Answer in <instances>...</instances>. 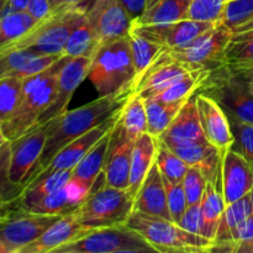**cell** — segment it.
<instances>
[{"mask_svg":"<svg viewBox=\"0 0 253 253\" xmlns=\"http://www.w3.org/2000/svg\"><path fill=\"white\" fill-rule=\"evenodd\" d=\"M249 82V86H250V90H251V93L253 94V81H247Z\"/></svg>","mask_w":253,"mask_h":253,"instance_id":"58","label":"cell"},{"mask_svg":"<svg viewBox=\"0 0 253 253\" xmlns=\"http://www.w3.org/2000/svg\"><path fill=\"white\" fill-rule=\"evenodd\" d=\"M155 249L127 225L91 229L53 253H150Z\"/></svg>","mask_w":253,"mask_h":253,"instance_id":"7","label":"cell"},{"mask_svg":"<svg viewBox=\"0 0 253 253\" xmlns=\"http://www.w3.org/2000/svg\"><path fill=\"white\" fill-rule=\"evenodd\" d=\"M190 72L193 71H189L184 64L172 58L163 47L162 52L158 54L153 63L136 78L133 90L137 91L143 99L151 98L174 84Z\"/></svg>","mask_w":253,"mask_h":253,"instance_id":"17","label":"cell"},{"mask_svg":"<svg viewBox=\"0 0 253 253\" xmlns=\"http://www.w3.org/2000/svg\"><path fill=\"white\" fill-rule=\"evenodd\" d=\"M133 211L172 220L168 210L165 182L156 162L151 167L133 199Z\"/></svg>","mask_w":253,"mask_h":253,"instance_id":"22","label":"cell"},{"mask_svg":"<svg viewBox=\"0 0 253 253\" xmlns=\"http://www.w3.org/2000/svg\"><path fill=\"white\" fill-rule=\"evenodd\" d=\"M88 231L82 226L76 211L63 215L53 225L48 227L36 241L27 245L19 253H53L63 245Z\"/></svg>","mask_w":253,"mask_h":253,"instance_id":"23","label":"cell"},{"mask_svg":"<svg viewBox=\"0 0 253 253\" xmlns=\"http://www.w3.org/2000/svg\"><path fill=\"white\" fill-rule=\"evenodd\" d=\"M0 253H12V252H11V250L6 246V245L2 244V242L0 241Z\"/></svg>","mask_w":253,"mask_h":253,"instance_id":"55","label":"cell"},{"mask_svg":"<svg viewBox=\"0 0 253 253\" xmlns=\"http://www.w3.org/2000/svg\"><path fill=\"white\" fill-rule=\"evenodd\" d=\"M84 1H86V0H49L53 12L58 11V10H62V9H66V7L82 5Z\"/></svg>","mask_w":253,"mask_h":253,"instance_id":"50","label":"cell"},{"mask_svg":"<svg viewBox=\"0 0 253 253\" xmlns=\"http://www.w3.org/2000/svg\"><path fill=\"white\" fill-rule=\"evenodd\" d=\"M46 145L43 125H36L24 135L10 141V179L25 189L40 173V162Z\"/></svg>","mask_w":253,"mask_h":253,"instance_id":"11","label":"cell"},{"mask_svg":"<svg viewBox=\"0 0 253 253\" xmlns=\"http://www.w3.org/2000/svg\"><path fill=\"white\" fill-rule=\"evenodd\" d=\"M10 158L11 146L10 141L0 142V202L10 203L20 199L24 188L14 184L10 179Z\"/></svg>","mask_w":253,"mask_h":253,"instance_id":"40","label":"cell"},{"mask_svg":"<svg viewBox=\"0 0 253 253\" xmlns=\"http://www.w3.org/2000/svg\"><path fill=\"white\" fill-rule=\"evenodd\" d=\"M160 140L175 143L208 142L200 124L195 94L185 101L172 124L161 135Z\"/></svg>","mask_w":253,"mask_h":253,"instance_id":"25","label":"cell"},{"mask_svg":"<svg viewBox=\"0 0 253 253\" xmlns=\"http://www.w3.org/2000/svg\"><path fill=\"white\" fill-rule=\"evenodd\" d=\"M81 203L82 200L74 197L72 189L67 184L66 187L42 198L40 202H37L30 209V211L47 215H62L63 216V215L69 214V212L76 211L79 205H81Z\"/></svg>","mask_w":253,"mask_h":253,"instance_id":"36","label":"cell"},{"mask_svg":"<svg viewBox=\"0 0 253 253\" xmlns=\"http://www.w3.org/2000/svg\"><path fill=\"white\" fill-rule=\"evenodd\" d=\"M163 182H165L166 193H167L168 210H169L172 221L175 222V224H179L180 219H182L188 208L184 188H183L182 183L174 184V183L169 182L166 178H163Z\"/></svg>","mask_w":253,"mask_h":253,"instance_id":"44","label":"cell"},{"mask_svg":"<svg viewBox=\"0 0 253 253\" xmlns=\"http://www.w3.org/2000/svg\"><path fill=\"white\" fill-rule=\"evenodd\" d=\"M162 141V140H161ZM189 167L197 168L222 193V160L224 156L209 142L175 143L163 141Z\"/></svg>","mask_w":253,"mask_h":253,"instance_id":"18","label":"cell"},{"mask_svg":"<svg viewBox=\"0 0 253 253\" xmlns=\"http://www.w3.org/2000/svg\"><path fill=\"white\" fill-rule=\"evenodd\" d=\"M215 25L214 22L193 19L161 25H137L133 22L131 31L166 48H178L184 47Z\"/></svg>","mask_w":253,"mask_h":253,"instance_id":"13","label":"cell"},{"mask_svg":"<svg viewBox=\"0 0 253 253\" xmlns=\"http://www.w3.org/2000/svg\"><path fill=\"white\" fill-rule=\"evenodd\" d=\"M192 0H148L133 22L137 25L170 24L188 19Z\"/></svg>","mask_w":253,"mask_h":253,"instance_id":"28","label":"cell"},{"mask_svg":"<svg viewBox=\"0 0 253 253\" xmlns=\"http://www.w3.org/2000/svg\"><path fill=\"white\" fill-rule=\"evenodd\" d=\"M200 89L212 96L227 115L253 125V94L249 82L241 74L222 67L211 72Z\"/></svg>","mask_w":253,"mask_h":253,"instance_id":"8","label":"cell"},{"mask_svg":"<svg viewBox=\"0 0 253 253\" xmlns=\"http://www.w3.org/2000/svg\"><path fill=\"white\" fill-rule=\"evenodd\" d=\"M85 16L86 7L83 5L58 10L46 20L40 21L24 37L2 49L0 56L16 49H29L39 54L63 56L69 35L84 21Z\"/></svg>","mask_w":253,"mask_h":253,"instance_id":"5","label":"cell"},{"mask_svg":"<svg viewBox=\"0 0 253 253\" xmlns=\"http://www.w3.org/2000/svg\"><path fill=\"white\" fill-rule=\"evenodd\" d=\"M20 205V199L15 200V202H10V203H4V202H0V219L2 216L7 214L10 210H12L14 208L19 207Z\"/></svg>","mask_w":253,"mask_h":253,"instance_id":"52","label":"cell"},{"mask_svg":"<svg viewBox=\"0 0 253 253\" xmlns=\"http://www.w3.org/2000/svg\"><path fill=\"white\" fill-rule=\"evenodd\" d=\"M100 42L90 22L85 19L69 35L68 41L63 49V56L67 57H91L98 51Z\"/></svg>","mask_w":253,"mask_h":253,"instance_id":"34","label":"cell"},{"mask_svg":"<svg viewBox=\"0 0 253 253\" xmlns=\"http://www.w3.org/2000/svg\"><path fill=\"white\" fill-rule=\"evenodd\" d=\"M26 11L37 21H43L53 14L49 0H29Z\"/></svg>","mask_w":253,"mask_h":253,"instance_id":"48","label":"cell"},{"mask_svg":"<svg viewBox=\"0 0 253 253\" xmlns=\"http://www.w3.org/2000/svg\"><path fill=\"white\" fill-rule=\"evenodd\" d=\"M29 0H7V12L26 11Z\"/></svg>","mask_w":253,"mask_h":253,"instance_id":"51","label":"cell"},{"mask_svg":"<svg viewBox=\"0 0 253 253\" xmlns=\"http://www.w3.org/2000/svg\"><path fill=\"white\" fill-rule=\"evenodd\" d=\"M224 59L225 66L234 72L253 68V29L231 34Z\"/></svg>","mask_w":253,"mask_h":253,"instance_id":"31","label":"cell"},{"mask_svg":"<svg viewBox=\"0 0 253 253\" xmlns=\"http://www.w3.org/2000/svg\"><path fill=\"white\" fill-rule=\"evenodd\" d=\"M39 22L27 11L7 12L0 17V52L24 37Z\"/></svg>","mask_w":253,"mask_h":253,"instance_id":"35","label":"cell"},{"mask_svg":"<svg viewBox=\"0 0 253 253\" xmlns=\"http://www.w3.org/2000/svg\"><path fill=\"white\" fill-rule=\"evenodd\" d=\"M7 14V0H0V17Z\"/></svg>","mask_w":253,"mask_h":253,"instance_id":"54","label":"cell"},{"mask_svg":"<svg viewBox=\"0 0 253 253\" xmlns=\"http://www.w3.org/2000/svg\"><path fill=\"white\" fill-rule=\"evenodd\" d=\"M227 1L229 0H192L188 19L217 24L221 19Z\"/></svg>","mask_w":253,"mask_h":253,"instance_id":"43","label":"cell"},{"mask_svg":"<svg viewBox=\"0 0 253 253\" xmlns=\"http://www.w3.org/2000/svg\"><path fill=\"white\" fill-rule=\"evenodd\" d=\"M231 31L216 24L184 47L166 48L172 58L184 64L189 71L214 72L225 66V48Z\"/></svg>","mask_w":253,"mask_h":253,"instance_id":"9","label":"cell"},{"mask_svg":"<svg viewBox=\"0 0 253 253\" xmlns=\"http://www.w3.org/2000/svg\"><path fill=\"white\" fill-rule=\"evenodd\" d=\"M253 187V169L250 163L234 148L222 160V195L225 204L246 197Z\"/></svg>","mask_w":253,"mask_h":253,"instance_id":"21","label":"cell"},{"mask_svg":"<svg viewBox=\"0 0 253 253\" xmlns=\"http://www.w3.org/2000/svg\"><path fill=\"white\" fill-rule=\"evenodd\" d=\"M119 123L133 141L137 140L142 133L147 132V111L145 99L137 91H132L121 109Z\"/></svg>","mask_w":253,"mask_h":253,"instance_id":"33","label":"cell"},{"mask_svg":"<svg viewBox=\"0 0 253 253\" xmlns=\"http://www.w3.org/2000/svg\"><path fill=\"white\" fill-rule=\"evenodd\" d=\"M72 177V169H58L41 172L30 184L25 187L20 197V207L30 210L42 198L66 187Z\"/></svg>","mask_w":253,"mask_h":253,"instance_id":"29","label":"cell"},{"mask_svg":"<svg viewBox=\"0 0 253 253\" xmlns=\"http://www.w3.org/2000/svg\"><path fill=\"white\" fill-rule=\"evenodd\" d=\"M22 79L7 77L0 78V125L6 123L19 105Z\"/></svg>","mask_w":253,"mask_h":253,"instance_id":"41","label":"cell"},{"mask_svg":"<svg viewBox=\"0 0 253 253\" xmlns=\"http://www.w3.org/2000/svg\"><path fill=\"white\" fill-rule=\"evenodd\" d=\"M132 91L133 86H130L110 95L99 96L85 105L66 110L57 118L41 124L46 131V145L40 162V173L64 146L116 115Z\"/></svg>","mask_w":253,"mask_h":253,"instance_id":"1","label":"cell"},{"mask_svg":"<svg viewBox=\"0 0 253 253\" xmlns=\"http://www.w3.org/2000/svg\"><path fill=\"white\" fill-rule=\"evenodd\" d=\"M235 253H253V215H250L240 227Z\"/></svg>","mask_w":253,"mask_h":253,"instance_id":"47","label":"cell"},{"mask_svg":"<svg viewBox=\"0 0 253 253\" xmlns=\"http://www.w3.org/2000/svg\"><path fill=\"white\" fill-rule=\"evenodd\" d=\"M155 162L162 177L169 182L174 183V184L182 183L185 173L189 169V166L179 156L175 155L160 138H157V151H156Z\"/></svg>","mask_w":253,"mask_h":253,"instance_id":"38","label":"cell"},{"mask_svg":"<svg viewBox=\"0 0 253 253\" xmlns=\"http://www.w3.org/2000/svg\"><path fill=\"white\" fill-rule=\"evenodd\" d=\"M72 57L61 56L49 68L22 79L21 98L11 118L1 125L6 140L24 135L39 124L42 114L53 101L57 77Z\"/></svg>","mask_w":253,"mask_h":253,"instance_id":"2","label":"cell"},{"mask_svg":"<svg viewBox=\"0 0 253 253\" xmlns=\"http://www.w3.org/2000/svg\"><path fill=\"white\" fill-rule=\"evenodd\" d=\"M188 100V99H187ZM187 100L163 101L157 98H146L145 105L147 111V132L153 137L160 138L161 135L172 124L182 106Z\"/></svg>","mask_w":253,"mask_h":253,"instance_id":"32","label":"cell"},{"mask_svg":"<svg viewBox=\"0 0 253 253\" xmlns=\"http://www.w3.org/2000/svg\"><path fill=\"white\" fill-rule=\"evenodd\" d=\"M121 111V110H120ZM120 111H119L116 115H114L113 118H110L109 120H106L105 123L100 124L96 127L91 128L90 131H88L84 135L79 136L78 138L73 140L72 142H69L68 145L64 146L56 156L51 160V162L47 165V167L44 168L42 172H52V170H58V169H73L79 163V161L104 137L108 132H110L111 130L115 126L116 121H118L119 115H120ZM39 175V174H37Z\"/></svg>","mask_w":253,"mask_h":253,"instance_id":"20","label":"cell"},{"mask_svg":"<svg viewBox=\"0 0 253 253\" xmlns=\"http://www.w3.org/2000/svg\"><path fill=\"white\" fill-rule=\"evenodd\" d=\"M61 56L39 54L29 49H16L0 56V78L25 79L49 68Z\"/></svg>","mask_w":253,"mask_h":253,"instance_id":"24","label":"cell"},{"mask_svg":"<svg viewBox=\"0 0 253 253\" xmlns=\"http://www.w3.org/2000/svg\"><path fill=\"white\" fill-rule=\"evenodd\" d=\"M156 151H157V138L153 137L148 132L142 133L133 143L127 188V192L133 199L142 185L146 175L150 172L151 167L155 163Z\"/></svg>","mask_w":253,"mask_h":253,"instance_id":"27","label":"cell"},{"mask_svg":"<svg viewBox=\"0 0 253 253\" xmlns=\"http://www.w3.org/2000/svg\"><path fill=\"white\" fill-rule=\"evenodd\" d=\"M178 225L187 231L202 235V202L189 205Z\"/></svg>","mask_w":253,"mask_h":253,"instance_id":"46","label":"cell"},{"mask_svg":"<svg viewBox=\"0 0 253 253\" xmlns=\"http://www.w3.org/2000/svg\"><path fill=\"white\" fill-rule=\"evenodd\" d=\"M110 133L111 131L106 133L72 169V177L68 185L74 197L82 202L85 199L86 195L90 193L100 175L103 174L109 143H110Z\"/></svg>","mask_w":253,"mask_h":253,"instance_id":"19","label":"cell"},{"mask_svg":"<svg viewBox=\"0 0 253 253\" xmlns=\"http://www.w3.org/2000/svg\"><path fill=\"white\" fill-rule=\"evenodd\" d=\"M128 39H130V46L131 52H132L136 74L138 77L153 63V61L157 58L158 54L162 52L163 46L150 41V40L145 39V37L140 36V35L135 34L132 31H130V34H128Z\"/></svg>","mask_w":253,"mask_h":253,"instance_id":"39","label":"cell"},{"mask_svg":"<svg viewBox=\"0 0 253 253\" xmlns=\"http://www.w3.org/2000/svg\"><path fill=\"white\" fill-rule=\"evenodd\" d=\"M132 211L133 198L130 193L106 184L103 178L101 184L98 188L94 185L81 203L76 215L84 229L91 230L126 225Z\"/></svg>","mask_w":253,"mask_h":253,"instance_id":"6","label":"cell"},{"mask_svg":"<svg viewBox=\"0 0 253 253\" xmlns=\"http://www.w3.org/2000/svg\"><path fill=\"white\" fill-rule=\"evenodd\" d=\"M136 77L128 36L100 44L91 57L88 78L99 96L133 86Z\"/></svg>","mask_w":253,"mask_h":253,"instance_id":"3","label":"cell"},{"mask_svg":"<svg viewBox=\"0 0 253 253\" xmlns=\"http://www.w3.org/2000/svg\"><path fill=\"white\" fill-rule=\"evenodd\" d=\"M207 177L199 169L189 167L182 182L185 197H187L188 207L202 202L205 188H207Z\"/></svg>","mask_w":253,"mask_h":253,"instance_id":"45","label":"cell"},{"mask_svg":"<svg viewBox=\"0 0 253 253\" xmlns=\"http://www.w3.org/2000/svg\"><path fill=\"white\" fill-rule=\"evenodd\" d=\"M217 24L231 34L253 29V0H229Z\"/></svg>","mask_w":253,"mask_h":253,"instance_id":"37","label":"cell"},{"mask_svg":"<svg viewBox=\"0 0 253 253\" xmlns=\"http://www.w3.org/2000/svg\"><path fill=\"white\" fill-rule=\"evenodd\" d=\"M126 225L142 235L156 252L207 253L215 247V241L187 231L172 220L140 211H132Z\"/></svg>","mask_w":253,"mask_h":253,"instance_id":"4","label":"cell"},{"mask_svg":"<svg viewBox=\"0 0 253 253\" xmlns=\"http://www.w3.org/2000/svg\"><path fill=\"white\" fill-rule=\"evenodd\" d=\"M249 195H250V202H251V208H252V215H253V187H252L251 192H250V193H249Z\"/></svg>","mask_w":253,"mask_h":253,"instance_id":"56","label":"cell"},{"mask_svg":"<svg viewBox=\"0 0 253 253\" xmlns=\"http://www.w3.org/2000/svg\"><path fill=\"white\" fill-rule=\"evenodd\" d=\"M90 63L91 58H88V57H72L62 67L57 77L53 101L48 106V109L42 114L37 125L47 123L67 110V106L71 103L74 91L83 83L84 79L88 78Z\"/></svg>","mask_w":253,"mask_h":253,"instance_id":"16","label":"cell"},{"mask_svg":"<svg viewBox=\"0 0 253 253\" xmlns=\"http://www.w3.org/2000/svg\"><path fill=\"white\" fill-rule=\"evenodd\" d=\"M225 208L222 193L211 182H208L202 199V236L215 241Z\"/></svg>","mask_w":253,"mask_h":253,"instance_id":"30","label":"cell"},{"mask_svg":"<svg viewBox=\"0 0 253 253\" xmlns=\"http://www.w3.org/2000/svg\"><path fill=\"white\" fill-rule=\"evenodd\" d=\"M195 101L205 138L225 156L235 142L226 111L212 96L205 93H195Z\"/></svg>","mask_w":253,"mask_h":253,"instance_id":"14","label":"cell"},{"mask_svg":"<svg viewBox=\"0 0 253 253\" xmlns=\"http://www.w3.org/2000/svg\"><path fill=\"white\" fill-rule=\"evenodd\" d=\"M133 143L135 141L126 133L118 119L111 130L110 143L103 170L106 184L127 190Z\"/></svg>","mask_w":253,"mask_h":253,"instance_id":"15","label":"cell"},{"mask_svg":"<svg viewBox=\"0 0 253 253\" xmlns=\"http://www.w3.org/2000/svg\"><path fill=\"white\" fill-rule=\"evenodd\" d=\"M62 215H47L16 207L0 219V241L12 253H19L36 241Z\"/></svg>","mask_w":253,"mask_h":253,"instance_id":"10","label":"cell"},{"mask_svg":"<svg viewBox=\"0 0 253 253\" xmlns=\"http://www.w3.org/2000/svg\"><path fill=\"white\" fill-rule=\"evenodd\" d=\"M229 119L235 137V142L231 148L237 151L250 163L253 169V125L242 123L231 116H229Z\"/></svg>","mask_w":253,"mask_h":253,"instance_id":"42","label":"cell"},{"mask_svg":"<svg viewBox=\"0 0 253 253\" xmlns=\"http://www.w3.org/2000/svg\"><path fill=\"white\" fill-rule=\"evenodd\" d=\"M236 73L241 74L245 79L247 81H253V68L251 69H246V71H241V72H236Z\"/></svg>","mask_w":253,"mask_h":253,"instance_id":"53","label":"cell"},{"mask_svg":"<svg viewBox=\"0 0 253 253\" xmlns=\"http://www.w3.org/2000/svg\"><path fill=\"white\" fill-rule=\"evenodd\" d=\"M121 1L124 2L126 9L128 10V12H130L133 16V19H135V17H137L138 15L142 12V10L145 9L148 0H121Z\"/></svg>","mask_w":253,"mask_h":253,"instance_id":"49","label":"cell"},{"mask_svg":"<svg viewBox=\"0 0 253 253\" xmlns=\"http://www.w3.org/2000/svg\"><path fill=\"white\" fill-rule=\"evenodd\" d=\"M86 20L100 44L128 36L133 24V16L121 0H93L86 7Z\"/></svg>","mask_w":253,"mask_h":253,"instance_id":"12","label":"cell"},{"mask_svg":"<svg viewBox=\"0 0 253 253\" xmlns=\"http://www.w3.org/2000/svg\"><path fill=\"white\" fill-rule=\"evenodd\" d=\"M6 140V137H5L4 132H2V128H1V125H0V142H2V141Z\"/></svg>","mask_w":253,"mask_h":253,"instance_id":"57","label":"cell"},{"mask_svg":"<svg viewBox=\"0 0 253 253\" xmlns=\"http://www.w3.org/2000/svg\"><path fill=\"white\" fill-rule=\"evenodd\" d=\"M250 215H252V208L249 194L227 204L221 216L212 252H235L239 230Z\"/></svg>","mask_w":253,"mask_h":253,"instance_id":"26","label":"cell"}]
</instances>
